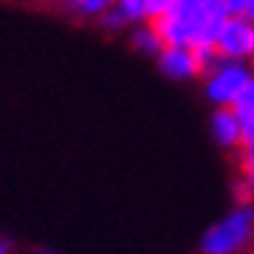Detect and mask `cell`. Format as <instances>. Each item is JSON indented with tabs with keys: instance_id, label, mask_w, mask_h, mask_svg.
Masks as SVG:
<instances>
[{
	"instance_id": "1",
	"label": "cell",
	"mask_w": 254,
	"mask_h": 254,
	"mask_svg": "<svg viewBox=\"0 0 254 254\" xmlns=\"http://www.w3.org/2000/svg\"><path fill=\"white\" fill-rule=\"evenodd\" d=\"M226 18L228 13L218 0H177L174 8L153 26L164 39V47L213 50Z\"/></svg>"
},
{
	"instance_id": "2",
	"label": "cell",
	"mask_w": 254,
	"mask_h": 254,
	"mask_svg": "<svg viewBox=\"0 0 254 254\" xmlns=\"http://www.w3.org/2000/svg\"><path fill=\"white\" fill-rule=\"evenodd\" d=\"M200 254H252L254 252V202H236L210 223L197 241Z\"/></svg>"
},
{
	"instance_id": "3",
	"label": "cell",
	"mask_w": 254,
	"mask_h": 254,
	"mask_svg": "<svg viewBox=\"0 0 254 254\" xmlns=\"http://www.w3.org/2000/svg\"><path fill=\"white\" fill-rule=\"evenodd\" d=\"M254 75L249 63H236V60H215L207 70L202 73V94L213 104V109H234L236 99L241 96L244 86Z\"/></svg>"
},
{
	"instance_id": "4",
	"label": "cell",
	"mask_w": 254,
	"mask_h": 254,
	"mask_svg": "<svg viewBox=\"0 0 254 254\" xmlns=\"http://www.w3.org/2000/svg\"><path fill=\"white\" fill-rule=\"evenodd\" d=\"M213 50L218 60L252 63L254 57V24L247 16H228L215 37Z\"/></svg>"
},
{
	"instance_id": "5",
	"label": "cell",
	"mask_w": 254,
	"mask_h": 254,
	"mask_svg": "<svg viewBox=\"0 0 254 254\" xmlns=\"http://www.w3.org/2000/svg\"><path fill=\"white\" fill-rule=\"evenodd\" d=\"M156 65L161 75L174 80V83H190L194 78H202L205 73L200 55L192 47H164L156 57Z\"/></svg>"
},
{
	"instance_id": "6",
	"label": "cell",
	"mask_w": 254,
	"mask_h": 254,
	"mask_svg": "<svg viewBox=\"0 0 254 254\" xmlns=\"http://www.w3.org/2000/svg\"><path fill=\"white\" fill-rule=\"evenodd\" d=\"M210 135H213L215 145H221L223 151H241V145H244L241 120L231 107L213 109V114H210Z\"/></svg>"
},
{
	"instance_id": "7",
	"label": "cell",
	"mask_w": 254,
	"mask_h": 254,
	"mask_svg": "<svg viewBox=\"0 0 254 254\" xmlns=\"http://www.w3.org/2000/svg\"><path fill=\"white\" fill-rule=\"evenodd\" d=\"M145 0H117L114 8H109L96 24L104 31H125V29H132L137 24H145Z\"/></svg>"
},
{
	"instance_id": "8",
	"label": "cell",
	"mask_w": 254,
	"mask_h": 254,
	"mask_svg": "<svg viewBox=\"0 0 254 254\" xmlns=\"http://www.w3.org/2000/svg\"><path fill=\"white\" fill-rule=\"evenodd\" d=\"M236 202H254V143L241 145L239 153V179L234 184Z\"/></svg>"
},
{
	"instance_id": "9",
	"label": "cell",
	"mask_w": 254,
	"mask_h": 254,
	"mask_svg": "<svg viewBox=\"0 0 254 254\" xmlns=\"http://www.w3.org/2000/svg\"><path fill=\"white\" fill-rule=\"evenodd\" d=\"M114 3L117 0H55L57 10L80 21H99L109 8H114Z\"/></svg>"
},
{
	"instance_id": "10",
	"label": "cell",
	"mask_w": 254,
	"mask_h": 254,
	"mask_svg": "<svg viewBox=\"0 0 254 254\" xmlns=\"http://www.w3.org/2000/svg\"><path fill=\"white\" fill-rule=\"evenodd\" d=\"M130 47L143 55V57H158V52L164 50V39H161L158 29L151 24V21H145V24H137L130 29Z\"/></svg>"
},
{
	"instance_id": "11",
	"label": "cell",
	"mask_w": 254,
	"mask_h": 254,
	"mask_svg": "<svg viewBox=\"0 0 254 254\" xmlns=\"http://www.w3.org/2000/svg\"><path fill=\"white\" fill-rule=\"evenodd\" d=\"M234 112L239 114L241 120H254V75L249 78V83L244 86L241 96L234 104Z\"/></svg>"
},
{
	"instance_id": "12",
	"label": "cell",
	"mask_w": 254,
	"mask_h": 254,
	"mask_svg": "<svg viewBox=\"0 0 254 254\" xmlns=\"http://www.w3.org/2000/svg\"><path fill=\"white\" fill-rule=\"evenodd\" d=\"M177 0H145V18L156 24L158 18H164L171 8H174Z\"/></svg>"
},
{
	"instance_id": "13",
	"label": "cell",
	"mask_w": 254,
	"mask_h": 254,
	"mask_svg": "<svg viewBox=\"0 0 254 254\" xmlns=\"http://www.w3.org/2000/svg\"><path fill=\"white\" fill-rule=\"evenodd\" d=\"M218 3H221V8L226 10L228 16H241V13H244L247 0H218Z\"/></svg>"
},
{
	"instance_id": "14",
	"label": "cell",
	"mask_w": 254,
	"mask_h": 254,
	"mask_svg": "<svg viewBox=\"0 0 254 254\" xmlns=\"http://www.w3.org/2000/svg\"><path fill=\"white\" fill-rule=\"evenodd\" d=\"M241 16H247L252 24H254V0H247V5H244V13Z\"/></svg>"
},
{
	"instance_id": "15",
	"label": "cell",
	"mask_w": 254,
	"mask_h": 254,
	"mask_svg": "<svg viewBox=\"0 0 254 254\" xmlns=\"http://www.w3.org/2000/svg\"><path fill=\"white\" fill-rule=\"evenodd\" d=\"M0 254H10V249H8V244H3V241H0Z\"/></svg>"
},
{
	"instance_id": "16",
	"label": "cell",
	"mask_w": 254,
	"mask_h": 254,
	"mask_svg": "<svg viewBox=\"0 0 254 254\" xmlns=\"http://www.w3.org/2000/svg\"><path fill=\"white\" fill-rule=\"evenodd\" d=\"M249 65H252V70H254V57H252V63H249Z\"/></svg>"
},
{
	"instance_id": "17",
	"label": "cell",
	"mask_w": 254,
	"mask_h": 254,
	"mask_svg": "<svg viewBox=\"0 0 254 254\" xmlns=\"http://www.w3.org/2000/svg\"><path fill=\"white\" fill-rule=\"evenodd\" d=\"M42 254H50V252H42Z\"/></svg>"
}]
</instances>
